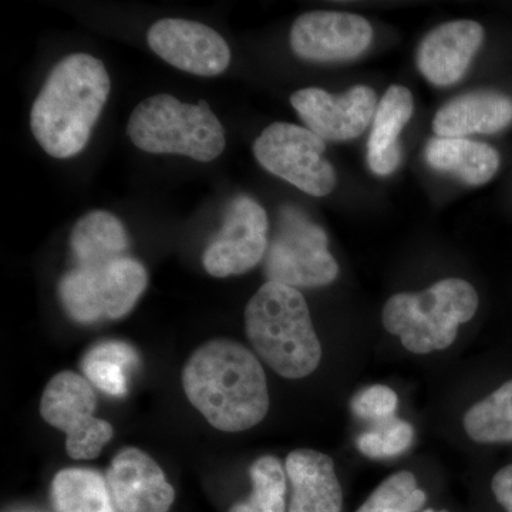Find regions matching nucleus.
<instances>
[{"mask_svg": "<svg viewBox=\"0 0 512 512\" xmlns=\"http://www.w3.org/2000/svg\"><path fill=\"white\" fill-rule=\"evenodd\" d=\"M183 387L212 427L228 433L252 429L269 410L264 367L251 350L231 339H212L185 363Z\"/></svg>", "mask_w": 512, "mask_h": 512, "instance_id": "nucleus-1", "label": "nucleus"}, {"mask_svg": "<svg viewBox=\"0 0 512 512\" xmlns=\"http://www.w3.org/2000/svg\"><path fill=\"white\" fill-rule=\"evenodd\" d=\"M110 89L106 66L92 55L74 53L57 63L30 113V127L40 147L62 160L82 153Z\"/></svg>", "mask_w": 512, "mask_h": 512, "instance_id": "nucleus-2", "label": "nucleus"}, {"mask_svg": "<svg viewBox=\"0 0 512 512\" xmlns=\"http://www.w3.org/2000/svg\"><path fill=\"white\" fill-rule=\"evenodd\" d=\"M245 330L256 355L285 379L312 375L322 360V345L301 292L266 282L245 309Z\"/></svg>", "mask_w": 512, "mask_h": 512, "instance_id": "nucleus-3", "label": "nucleus"}, {"mask_svg": "<svg viewBox=\"0 0 512 512\" xmlns=\"http://www.w3.org/2000/svg\"><path fill=\"white\" fill-rule=\"evenodd\" d=\"M478 295L464 279L448 278L420 293H396L384 305V329L416 355L440 352L457 339L458 328L476 316Z\"/></svg>", "mask_w": 512, "mask_h": 512, "instance_id": "nucleus-4", "label": "nucleus"}, {"mask_svg": "<svg viewBox=\"0 0 512 512\" xmlns=\"http://www.w3.org/2000/svg\"><path fill=\"white\" fill-rule=\"evenodd\" d=\"M128 137L151 154H178L210 163L225 148V131L207 101L185 104L171 94L148 97L131 113Z\"/></svg>", "mask_w": 512, "mask_h": 512, "instance_id": "nucleus-5", "label": "nucleus"}, {"mask_svg": "<svg viewBox=\"0 0 512 512\" xmlns=\"http://www.w3.org/2000/svg\"><path fill=\"white\" fill-rule=\"evenodd\" d=\"M325 229L293 205H282L264 258L268 282L291 288L332 284L339 265L328 249Z\"/></svg>", "mask_w": 512, "mask_h": 512, "instance_id": "nucleus-6", "label": "nucleus"}, {"mask_svg": "<svg viewBox=\"0 0 512 512\" xmlns=\"http://www.w3.org/2000/svg\"><path fill=\"white\" fill-rule=\"evenodd\" d=\"M148 285L143 264L123 258L76 266L63 276L59 296L64 311L79 323L120 319L133 311Z\"/></svg>", "mask_w": 512, "mask_h": 512, "instance_id": "nucleus-7", "label": "nucleus"}, {"mask_svg": "<svg viewBox=\"0 0 512 512\" xmlns=\"http://www.w3.org/2000/svg\"><path fill=\"white\" fill-rule=\"evenodd\" d=\"M326 141L308 128L274 123L254 143L256 161L269 173L312 197H326L336 187V173L323 157Z\"/></svg>", "mask_w": 512, "mask_h": 512, "instance_id": "nucleus-8", "label": "nucleus"}, {"mask_svg": "<svg viewBox=\"0 0 512 512\" xmlns=\"http://www.w3.org/2000/svg\"><path fill=\"white\" fill-rule=\"evenodd\" d=\"M96 407L92 384L67 370L57 373L43 392L40 414L50 426L66 433V451L73 460L99 457L113 439V426L94 416Z\"/></svg>", "mask_w": 512, "mask_h": 512, "instance_id": "nucleus-9", "label": "nucleus"}, {"mask_svg": "<svg viewBox=\"0 0 512 512\" xmlns=\"http://www.w3.org/2000/svg\"><path fill=\"white\" fill-rule=\"evenodd\" d=\"M269 221L261 205L248 195L229 202L222 228L202 255V264L215 278L247 274L264 261Z\"/></svg>", "mask_w": 512, "mask_h": 512, "instance_id": "nucleus-10", "label": "nucleus"}, {"mask_svg": "<svg viewBox=\"0 0 512 512\" xmlns=\"http://www.w3.org/2000/svg\"><path fill=\"white\" fill-rule=\"evenodd\" d=\"M147 42L164 62L195 76H218L231 63V50L224 37L192 20H158L148 30Z\"/></svg>", "mask_w": 512, "mask_h": 512, "instance_id": "nucleus-11", "label": "nucleus"}, {"mask_svg": "<svg viewBox=\"0 0 512 512\" xmlns=\"http://www.w3.org/2000/svg\"><path fill=\"white\" fill-rule=\"evenodd\" d=\"M291 104L303 123L323 141H349L359 137L375 117L377 94L367 86H355L333 96L318 87L298 90Z\"/></svg>", "mask_w": 512, "mask_h": 512, "instance_id": "nucleus-12", "label": "nucleus"}, {"mask_svg": "<svg viewBox=\"0 0 512 512\" xmlns=\"http://www.w3.org/2000/svg\"><path fill=\"white\" fill-rule=\"evenodd\" d=\"M373 28L362 16L343 12H309L299 16L291 29V47L309 62H343L369 49Z\"/></svg>", "mask_w": 512, "mask_h": 512, "instance_id": "nucleus-13", "label": "nucleus"}, {"mask_svg": "<svg viewBox=\"0 0 512 512\" xmlns=\"http://www.w3.org/2000/svg\"><path fill=\"white\" fill-rule=\"evenodd\" d=\"M106 480L120 512H168L175 500L164 471L138 448L121 450L111 461Z\"/></svg>", "mask_w": 512, "mask_h": 512, "instance_id": "nucleus-14", "label": "nucleus"}, {"mask_svg": "<svg viewBox=\"0 0 512 512\" xmlns=\"http://www.w3.org/2000/svg\"><path fill=\"white\" fill-rule=\"evenodd\" d=\"M483 42V26L474 20L444 23L421 40L417 67L434 86H451L463 79Z\"/></svg>", "mask_w": 512, "mask_h": 512, "instance_id": "nucleus-15", "label": "nucleus"}, {"mask_svg": "<svg viewBox=\"0 0 512 512\" xmlns=\"http://www.w3.org/2000/svg\"><path fill=\"white\" fill-rule=\"evenodd\" d=\"M512 124V99L495 90H476L447 101L433 120L436 137L495 134Z\"/></svg>", "mask_w": 512, "mask_h": 512, "instance_id": "nucleus-16", "label": "nucleus"}, {"mask_svg": "<svg viewBox=\"0 0 512 512\" xmlns=\"http://www.w3.org/2000/svg\"><path fill=\"white\" fill-rule=\"evenodd\" d=\"M292 498L288 512H342L343 491L332 458L316 450H295L286 457Z\"/></svg>", "mask_w": 512, "mask_h": 512, "instance_id": "nucleus-17", "label": "nucleus"}, {"mask_svg": "<svg viewBox=\"0 0 512 512\" xmlns=\"http://www.w3.org/2000/svg\"><path fill=\"white\" fill-rule=\"evenodd\" d=\"M413 94L403 86H390L377 104L367 143V164L380 177L393 174L402 163L399 137L412 119Z\"/></svg>", "mask_w": 512, "mask_h": 512, "instance_id": "nucleus-18", "label": "nucleus"}, {"mask_svg": "<svg viewBox=\"0 0 512 512\" xmlns=\"http://www.w3.org/2000/svg\"><path fill=\"white\" fill-rule=\"evenodd\" d=\"M424 158L433 170L453 175L471 187L493 180L501 163L494 147L468 138H430Z\"/></svg>", "mask_w": 512, "mask_h": 512, "instance_id": "nucleus-19", "label": "nucleus"}, {"mask_svg": "<svg viewBox=\"0 0 512 512\" xmlns=\"http://www.w3.org/2000/svg\"><path fill=\"white\" fill-rule=\"evenodd\" d=\"M70 245L77 266H90L123 258L130 241L119 218L107 211H93L74 225Z\"/></svg>", "mask_w": 512, "mask_h": 512, "instance_id": "nucleus-20", "label": "nucleus"}, {"mask_svg": "<svg viewBox=\"0 0 512 512\" xmlns=\"http://www.w3.org/2000/svg\"><path fill=\"white\" fill-rule=\"evenodd\" d=\"M56 512H116L107 480L89 468H66L53 478Z\"/></svg>", "mask_w": 512, "mask_h": 512, "instance_id": "nucleus-21", "label": "nucleus"}, {"mask_svg": "<svg viewBox=\"0 0 512 512\" xmlns=\"http://www.w3.org/2000/svg\"><path fill=\"white\" fill-rule=\"evenodd\" d=\"M464 429L481 444L512 443V380L464 414Z\"/></svg>", "mask_w": 512, "mask_h": 512, "instance_id": "nucleus-22", "label": "nucleus"}, {"mask_svg": "<svg viewBox=\"0 0 512 512\" xmlns=\"http://www.w3.org/2000/svg\"><path fill=\"white\" fill-rule=\"evenodd\" d=\"M136 350L124 342H104L94 346L83 360L87 380L110 396L127 394V370L138 365Z\"/></svg>", "mask_w": 512, "mask_h": 512, "instance_id": "nucleus-23", "label": "nucleus"}, {"mask_svg": "<svg viewBox=\"0 0 512 512\" xmlns=\"http://www.w3.org/2000/svg\"><path fill=\"white\" fill-rule=\"evenodd\" d=\"M252 494L247 501L232 505L229 512H288L286 511V470L274 456H264L249 468Z\"/></svg>", "mask_w": 512, "mask_h": 512, "instance_id": "nucleus-24", "label": "nucleus"}, {"mask_svg": "<svg viewBox=\"0 0 512 512\" xmlns=\"http://www.w3.org/2000/svg\"><path fill=\"white\" fill-rule=\"evenodd\" d=\"M426 498L413 473L400 471L384 480L356 512H417Z\"/></svg>", "mask_w": 512, "mask_h": 512, "instance_id": "nucleus-25", "label": "nucleus"}, {"mask_svg": "<svg viewBox=\"0 0 512 512\" xmlns=\"http://www.w3.org/2000/svg\"><path fill=\"white\" fill-rule=\"evenodd\" d=\"M414 440L412 424L407 421L387 419L375 423L373 430L360 434L356 440V446L363 456L382 460L400 456L409 450Z\"/></svg>", "mask_w": 512, "mask_h": 512, "instance_id": "nucleus-26", "label": "nucleus"}, {"mask_svg": "<svg viewBox=\"0 0 512 512\" xmlns=\"http://www.w3.org/2000/svg\"><path fill=\"white\" fill-rule=\"evenodd\" d=\"M350 409L359 419L375 423L392 419L397 410V394L390 387L375 384L353 396Z\"/></svg>", "mask_w": 512, "mask_h": 512, "instance_id": "nucleus-27", "label": "nucleus"}, {"mask_svg": "<svg viewBox=\"0 0 512 512\" xmlns=\"http://www.w3.org/2000/svg\"><path fill=\"white\" fill-rule=\"evenodd\" d=\"M495 500L498 501L507 512H512V464L498 471L491 483Z\"/></svg>", "mask_w": 512, "mask_h": 512, "instance_id": "nucleus-28", "label": "nucleus"}, {"mask_svg": "<svg viewBox=\"0 0 512 512\" xmlns=\"http://www.w3.org/2000/svg\"><path fill=\"white\" fill-rule=\"evenodd\" d=\"M424 512H446V511H434V510H426Z\"/></svg>", "mask_w": 512, "mask_h": 512, "instance_id": "nucleus-29", "label": "nucleus"}]
</instances>
